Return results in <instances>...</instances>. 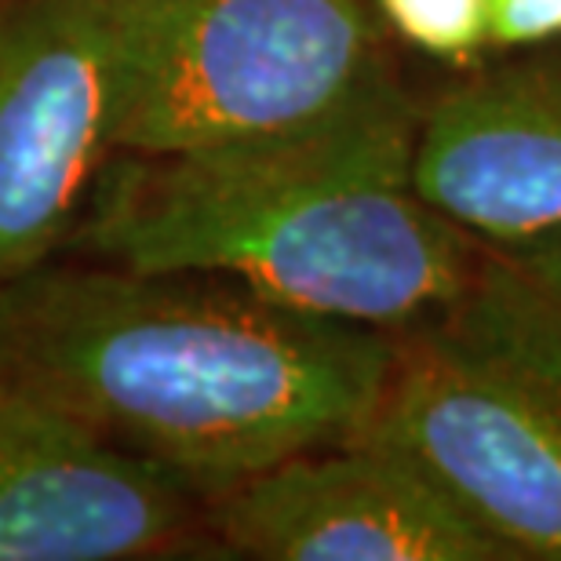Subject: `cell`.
<instances>
[{"label":"cell","instance_id":"cell-1","mask_svg":"<svg viewBox=\"0 0 561 561\" xmlns=\"http://www.w3.org/2000/svg\"><path fill=\"white\" fill-rule=\"evenodd\" d=\"M398 332L216 274L33 266L0 285V387L219 492L368 423Z\"/></svg>","mask_w":561,"mask_h":561},{"label":"cell","instance_id":"cell-2","mask_svg":"<svg viewBox=\"0 0 561 561\" xmlns=\"http://www.w3.org/2000/svg\"><path fill=\"white\" fill-rule=\"evenodd\" d=\"M420 114L387 59L324 114L208 150H114L77 249L139 274H216L285 307L405 332L478 263L416 186Z\"/></svg>","mask_w":561,"mask_h":561},{"label":"cell","instance_id":"cell-3","mask_svg":"<svg viewBox=\"0 0 561 561\" xmlns=\"http://www.w3.org/2000/svg\"><path fill=\"white\" fill-rule=\"evenodd\" d=\"M117 150H208L310 121L383 62L368 0H110Z\"/></svg>","mask_w":561,"mask_h":561},{"label":"cell","instance_id":"cell-4","mask_svg":"<svg viewBox=\"0 0 561 561\" xmlns=\"http://www.w3.org/2000/svg\"><path fill=\"white\" fill-rule=\"evenodd\" d=\"M354 437L420 467L507 558L561 561V416L426 324L398 332L376 412Z\"/></svg>","mask_w":561,"mask_h":561},{"label":"cell","instance_id":"cell-5","mask_svg":"<svg viewBox=\"0 0 561 561\" xmlns=\"http://www.w3.org/2000/svg\"><path fill=\"white\" fill-rule=\"evenodd\" d=\"M114 150L110 0H0V285L77 230Z\"/></svg>","mask_w":561,"mask_h":561},{"label":"cell","instance_id":"cell-6","mask_svg":"<svg viewBox=\"0 0 561 561\" xmlns=\"http://www.w3.org/2000/svg\"><path fill=\"white\" fill-rule=\"evenodd\" d=\"M208 525L266 561H511L390 448L351 437L208 492Z\"/></svg>","mask_w":561,"mask_h":561},{"label":"cell","instance_id":"cell-7","mask_svg":"<svg viewBox=\"0 0 561 561\" xmlns=\"http://www.w3.org/2000/svg\"><path fill=\"white\" fill-rule=\"evenodd\" d=\"M183 474L0 387V561L139 558L197 518Z\"/></svg>","mask_w":561,"mask_h":561},{"label":"cell","instance_id":"cell-8","mask_svg":"<svg viewBox=\"0 0 561 561\" xmlns=\"http://www.w3.org/2000/svg\"><path fill=\"white\" fill-rule=\"evenodd\" d=\"M416 186L474 238L522 244L561 230V59L470 77L420 114Z\"/></svg>","mask_w":561,"mask_h":561},{"label":"cell","instance_id":"cell-9","mask_svg":"<svg viewBox=\"0 0 561 561\" xmlns=\"http://www.w3.org/2000/svg\"><path fill=\"white\" fill-rule=\"evenodd\" d=\"M423 324L503 368L561 416V296L507 249L481 252L459 296Z\"/></svg>","mask_w":561,"mask_h":561},{"label":"cell","instance_id":"cell-10","mask_svg":"<svg viewBox=\"0 0 561 561\" xmlns=\"http://www.w3.org/2000/svg\"><path fill=\"white\" fill-rule=\"evenodd\" d=\"M387 26L442 62H470L489 44V0H373Z\"/></svg>","mask_w":561,"mask_h":561},{"label":"cell","instance_id":"cell-11","mask_svg":"<svg viewBox=\"0 0 561 561\" xmlns=\"http://www.w3.org/2000/svg\"><path fill=\"white\" fill-rule=\"evenodd\" d=\"M561 41V0H489L492 48H540Z\"/></svg>","mask_w":561,"mask_h":561},{"label":"cell","instance_id":"cell-12","mask_svg":"<svg viewBox=\"0 0 561 561\" xmlns=\"http://www.w3.org/2000/svg\"><path fill=\"white\" fill-rule=\"evenodd\" d=\"M503 249H507L533 277H540L554 296H561V230L522 241V244H503Z\"/></svg>","mask_w":561,"mask_h":561}]
</instances>
